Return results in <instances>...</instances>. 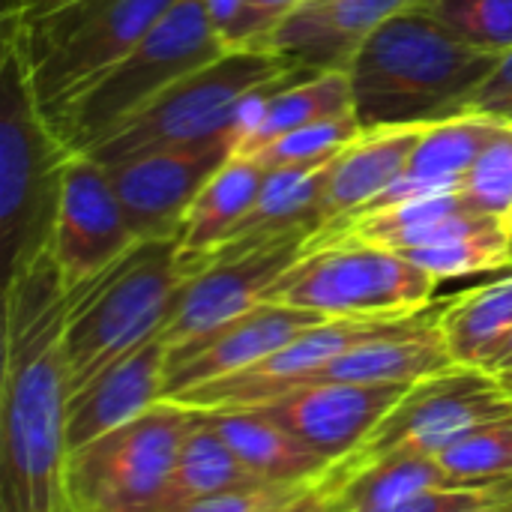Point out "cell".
I'll return each instance as SVG.
<instances>
[{"label":"cell","mask_w":512,"mask_h":512,"mask_svg":"<svg viewBox=\"0 0 512 512\" xmlns=\"http://www.w3.org/2000/svg\"><path fill=\"white\" fill-rule=\"evenodd\" d=\"M501 129L498 120L483 114H462L441 123H432L423 129L405 174L366 210L399 204L420 195H444L459 192L465 174L483 153V147L492 141V135ZM363 213V210H360Z\"/></svg>","instance_id":"cell-20"},{"label":"cell","mask_w":512,"mask_h":512,"mask_svg":"<svg viewBox=\"0 0 512 512\" xmlns=\"http://www.w3.org/2000/svg\"><path fill=\"white\" fill-rule=\"evenodd\" d=\"M360 135H363V129H360L354 114L333 117V120H318V123H309V126H300V129H291V132L279 135L276 141L264 144L249 159H255L264 171L318 168V165L333 162Z\"/></svg>","instance_id":"cell-30"},{"label":"cell","mask_w":512,"mask_h":512,"mask_svg":"<svg viewBox=\"0 0 512 512\" xmlns=\"http://www.w3.org/2000/svg\"><path fill=\"white\" fill-rule=\"evenodd\" d=\"M252 483H264V480H258L240 462V456L225 444V438L198 411L192 429L186 432L180 444V453L168 480V492L162 501V512H177L201 498H210L237 486H252Z\"/></svg>","instance_id":"cell-25"},{"label":"cell","mask_w":512,"mask_h":512,"mask_svg":"<svg viewBox=\"0 0 512 512\" xmlns=\"http://www.w3.org/2000/svg\"><path fill=\"white\" fill-rule=\"evenodd\" d=\"M300 0H246L237 30L231 36V51H267L273 30L288 18Z\"/></svg>","instance_id":"cell-35"},{"label":"cell","mask_w":512,"mask_h":512,"mask_svg":"<svg viewBox=\"0 0 512 512\" xmlns=\"http://www.w3.org/2000/svg\"><path fill=\"white\" fill-rule=\"evenodd\" d=\"M414 0H300L273 30L267 51L315 69L348 72L366 39Z\"/></svg>","instance_id":"cell-17"},{"label":"cell","mask_w":512,"mask_h":512,"mask_svg":"<svg viewBox=\"0 0 512 512\" xmlns=\"http://www.w3.org/2000/svg\"><path fill=\"white\" fill-rule=\"evenodd\" d=\"M438 279L405 255L357 240H309L267 300L330 321H399L435 306Z\"/></svg>","instance_id":"cell-6"},{"label":"cell","mask_w":512,"mask_h":512,"mask_svg":"<svg viewBox=\"0 0 512 512\" xmlns=\"http://www.w3.org/2000/svg\"><path fill=\"white\" fill-rule=\"evenodd\" d=\"M72 150L42 114L21 54L0 36V252L3 282L51 252Z\"/></svg>","instance_id":"cell-5"},{"label":"cell","mask_w":512,"mask_h":512,"mask_svg":"<svg viewBox=\"0 0 512 512\" xmlns=\"http://www.w3.org/2000/svg\"><path fill=\"white\" fill-rule=\"evenodd\" d=\"M234 150V135H219L105 165L132 234L138 240H177L192 201Z\"/></svg>","instance_id":"cell-11"},{"label":"cell","mask_w":512,"mask_h":512,"mask_svg":"<svg viewBox=\"0 0 512 512\" xmlns=\"http://www.w3.org/2000/svg\"><path fill=\"white\" fill-rule=\"evenodd\" d=\"M177 0H54L27 15H0V36L21 54L33 96L57 126Z\"/></svg>","instance_id":"cell-3"},{"label":"cell","mask_w":512,"mask_h":512,"mask_svg":"<svg viewBox=\"0 0 512 512\" xmlns=\"http://www.w3.org/2000/svg\"><path fill=\"white\" fill-rule=\"evenodd\" d=\"M66 309L51 252L3 282L0 512H66Z\"/></svg>","instance_id":"cell-1"},{"label":"cell","mask_w":512,"mask_h":512,"mask_svg":"<svg viewBox=\"0 0 512 512\" xmlns=\"http://www.w3.org/2000/svg\"><path fill=\"white\" fill-rule=\"evenodd\" d=\"M327 171L330 162L318 168L267 171L255 207L213 252V258L258 249L285 237H315L321 231V198L327 186Z\"/></svg>","instance_id":"cell-21"},{"label":"cell","mask_w":512,"mask_h":512,"mask_svg":"<svg viewBox=\"0 0 512 512\" xmlns=\"http://www.w3.org/2000/svg\"><path fill=\"white\" fill-rule=\"evenodd\" d=\"M498 54L471 48L420 6L390 15L348 66L360 129L432 126L471 114Z\"/></svg>","instance_id":"cell-2"},{"label":"cell","mask_w":512,"mask_h":512,"mask_svg":"<svg viewBox=\"0 0 512 512\" xmlns=\"http://www.w3.org/2000/svg\"><path fill=\"white\" fill-rule=\"evenodd\" d=\"M405 258L438 282L512 270L510 222L495 216H477L471 225L450 234L447 240H438L423 249H411L405 252Z\"/></svg>","instance_id":"cell-28"},{"label":"cell","mask_w":512,"mask_h":512,"mask_svg":"<svg viewBox=\"0 0 512 512\" xmlns=\"http://www.w3.org/2000/svg\"><path fill=\"white\" fill-rule=\"evenodd\" d=\"M423 129L426 126L366 129L357 141H351L330 162L321 198V228L342 222L378 201L405 174Z\"/></svg>","instance_id":"cell-18"},{"label":"cell","mask_w":512,"mask_h":512,"mask_svg":"<svg viewBox=\"0 0 512 512\" xmlns=\"http://www.w3.org/2000/svg\"><path fill=\"white\" fill-rule=\"evenodd\" d=\"M291 66L297 63L273 51H225L219 60L168 87L87 156L111 165L147 150L186 147L219 135H234L231 126L243 99Z\"/></svg>","instance_id":"cell-9"},{"label":"cell","mask_w":512,"mask_h":512,"mask_svg":"<svg viewBox=\"0 0 512 512\" xmlns=\"http://www.w3.org/2000/svg\"><path fill=\"white\" fill-rule=\"evenodd\" d=\"M48 3H54V0H3L0 15H27V12H36Z\"/></svg>","instance_id":"cell-40"},{"label":"cell","mask_w":512,"mask_h":512,"mask_svg":"<svg viewBox=\"0 0 512 512\" xmlns=\"http://www.w3.org/2000/svg\"><path fill=\"white\" fill-rule=\"evenodd\" d=\"M477 216H486V213H477L462 198V192L420 195V198H408L399 204L354 213L342 222L321 228L309 240H357V243H369V246L405 255L411 249H423L438 240H447L450 234L471 225Z\"/></svg>","instance_id":"cell-19"},{"label":"cell","mask_w":512,"mask_h":512,"mask_svg":"<svg viewBox=\"0 0 512 512\" xmlns=\"http://www.w3.org/2000/svg\"><path fill=\"white\" fill-rule=\"evenodd\" d=\"M168 375V345L162 336L147 339L111 366H105L93 381L69 396L66 405V444L78 450L123 423L141 417L156 402L165 399Z\"/></svg>","instance_id":"cell-16"},{"label":"cell","mask_w":512,"mask_h":512,"mask_svg":"<svg viewBox=\"0 0 512 512\" xmlns=\"http://www.w3.org/2000/svg\"><path fill=\"white\" fill-rule=\"evenodd\" d=\"M318 480L312 483H252V486H237L210 498H201L189 507L177 512H273L294 501L297 495L309 492Z\"/></svg>","instance_id":"cell-33"},{"label":"cell","mask_w":512,"mask_h":512,"mask_svg":"<svg viewBox=\"0 0 512 512\" xmlns=\"http://www.w3.org/2000/svg\"><path fill=\"white\" fill-rule=\"evenodd\" d=\"M354 114V96H351V78L348 72H315L306 78H297L285 87H279L264 111L258 126L240 141L234 156H252L264 144L276 141L279 135L318 123L333 117Z\"/></svg>","instance_id":"cell-26"},{"label":"cell","mask_w":512,"mask_h":512,"mask_svg":"<svg viewBox=\"0 0 512 512\" xmlns=\"http://www.w3.org/2000/svg\"><path fill=\"white\" fill-rule=\"evenodd\" d=\"M510 414L512 396L498 375L474 366H453L411 384L375 432L351 456L333 462L327 474L345 480L399 453L438 456L471 429Z\"/></svg>","instance_id":"cell-10"},{"label":"cell","mask_w":512,"mask_h":512,"mask_svg":"<svg viewBox=\"0 0 512 512\" xmlns=\"http://www.w3.org/2000/svg\"><path fill=\"white\" fill-rule=\"evenodd\" d=\"M189 276L177 240H141L69 291L63 330L69 396L132 348L162 336Z\"/></svg>","instance_id":"cell-4"},{"label":"cell","mask_w":512,"mask_h":512,"mask_svg":"<svg viewBox=\"0 0 512 512\" xmlns=\"http://www.w3.org/2000/svg\"><path fill=\"white\" fill-rule=\"evenodd\" d=\"M273 512H351V507L342 498L339 486H333L327 480V474H324L309 492L297 495L294 501H288L285 507H279V510Z\"/></svg>","instance_id":"cell-37"},{"label":"cell","mask_w":512,"mask_h":512,"mask_svg":"<svg viewBox=\"0 0 512 512\" xmlns=\"http://www.w3.org/2000/svg\"><path fill=\"white\" fill-rule=\"evenodd\" d=\"M201 414L240 456V462L264 483H312L321 480L333 465L258 408H225Z\"/></svg>","instance_id":"cell-22"},{"label":"cell","mask_w":512,"mask_h":512,"mask_svg":"<svg viewBox=\"0 0 512 512\" xmlns=\"http://www.w3.org/2000/svg\"><path fill=\"white\" fill-rule=\"evenodd\" d=\"M510 246H512V219H510Z\"/></svg>","instance_id":"cell-43"},{"label":"cell","mask_w":512,"mask_h":512,"mask_svg":"<svg viewBox=\"0 0 512 512\" xmlns=\"http://www.w3.org/2000/svg\"><path fill=\"white\" fill-rule=\"evenodd\" d=\"M441 333L456 366L489 369L512 333V273L444 300Z\"/></svg>","instance_id":"cell-24"},{"label":"cell","mask_w":512,"mask_h":512,"mask_svg":"<svg viewBox=\"0 0 512 512\" xmlns=\"http://www.w3.org/2000/svg\"><path fill=\"white\" fill-rule=\"evenodd\" d=\"M267 171L249 156H231L192 201L177 234L180 261L195 273L249 216Z\"/></svg>","instance_id":"cell-23"},{"label":"cell","mask_w":512,"mask_h":512,"mask_svg":"<svg viewBox=\"0 0 512 512\" xmlns=\"http://www.w3.org/2000/svg\"><path fill=\"white\" fill-rule=\"evenodd\" d=\"M306 243L309 237H285L237 255H216L198 267L186 279L174 315L162 330L168 354L189 348L264 303L270 288L303 255Z\"/></svg>","instance_id":"cell-12"},{"label":"cell","mask_w":512,"mask_h":512,"mask_svg":"<svg viewBox=\"0 0 512 512\" xmlns=\"http://www.w3.org/2000/svg\"><path fill=\"white\" fill-rule=\"evenodd\" d=\"M135 243L141 240L129 228L108 168L87 153H75L63 177L51 237V255L63 288L75 291L90 282L120 261Z\"/></svg>","instance_id":"cell-13"},{"label":"cell","mask_w":512,"mask_h":512,"mask_svg":"<svg viewBox=\"0 0 512 512\" xmlns=\"http://www.w3.org/2000/svg\"><path fill=\"white\" fill-rule=\"evenodd\" d=\"M327 480L333 486H339L351 512L384 510V507L402 504L414 495L456 486L450 480V474L441 468L438 456H417V453L387 456L345 480H336L330 474H327Z\"/></svg>","instance_id":"cell-27"},{"label":"cell","mask_w":512,"mask_h":512,"mask_svg":"<svg viewBox=\"0 0 512 512\" xmlns=\"http://www.w3.org/2000/svg\"><path fill=\"white\" fill-rule=\"evenodd\" d=\"M405 390L393 384L324 381L267 402L258 411L282 423L327 462H342L375 432Z\"/></svg>","instance_id":"cell-15"},{"label":"cell","mask_w":512,"mask_h":512,"mask_svg":"<svg viewBox=\"0 0 512 512\" xmlns=\"http://www.w3.org/2000/svg\"><path fill=\"white\" fill-rule=\"evenodd\" d=\"M330 321L324 315L264 300L246 315L234 318L231 324L213 330L210 336L192 342L183 351L168 354V375H165V399H174L186 390L213 384L219 378L246 372L285 348L300 333Z\"/></svg>","instance_id":"cell-14"},{"label":"cell","mask_w":512,"mask_h":512,"mask_svg":"<svg viewBox=\"0 0 512 512\" xmlns=\"http://www.w3.org/2000/svg\"><path fill=\"white\" fill-rule=\"evenodd\" d=\"M195 417V408L162 399L120 429L69 450L66 512H162L180 444Z\"/></svg>","instance_id":"cell-8"},{"label":"cell","mask_w":512,"mask_h":512,"mask_svg":"<svg viewBox=\"0 0 512 512\" xmlns=\"http://www.w3.org/2000/svg\"><path fill=\"white\" fill-rule=\"evenodd\" d=\"M204 9H207V18L216 30V36L222 39V45L231 51V36L237 30V21L243 15V6L246 0H201Z\"/></svg>","instance_id":"cell-38"},{"label":"cell","mask_w":512,"mask_h":512,"mask_svg":"<svg viewBox=\"0 0 512 512\" xmlns=\"http://www.w3.org/2000/svg\"><path fill=\"white\" fill-rule=\"evenodd\" d=\"M462 198L486 216L512 219V126L501 123L462 180Z\"/></svg>","instance_id":"cell-32"},{"label":"cell","mask_w":512,"mask_h":512,"mask_svg":"<svg viewBox=\"0 0 512 512\" xmlns=\"http://www.w3.org/2000/svg\"><path fill=\"white\" fill-rule=\"evenodd\" d=\"M471 114H483V117L512 126V51L501 54L498 66L477 90Z\"/></svg>","instance_id":"cell-36"},{"label":"cell","mask_w":512,"mask_h":512,"mask_svg":"<svg viewBox=\"0 0 512 512\" xmlns=\"http://www.w3.org/2000/svg\"><path fill=\"white\" fill-rule=\"evenodd\" d=\"M225 51L204 3L177 0L162 21L66 111L54 132L72 153H90L168 87L219 60Z\"/></svg>","instance_id":"cell-7"},{"label":"cell","mask_w":512,"mask_h":512,"mask_svg":"<svg viewBox=\"0 0 512 512\" xmlns=\"http://www.w3.org/2000/svg\"><path fill=\"white\" fill-rule=\"evenodd\" d=\"M459 512H512V498H507V501H495V504H480V507H471V510Z\"/></svg>","instance_id":"cell-41"},{"label":"cell","mask_w":512,"mask_h":512,"mask_svg":"<svg viewBox=\"0 0 512 512\" xmlns=\"http://www.w3.org/2000/svg\"><path fill=\"white\" fill-rule=\"evenodd\" d=\"M459 42L489 51H512V0H414Z\"/></svg>","instance_id":"cell-31"},{"label":"cell","mask_w":512,"mask_h":512,"mask_svg":"<svg viewBox=\"0 0 512 512\" xmlns=\"http://www.w3.org/2000/svg\"><path fill=\"white\" fill-rule=\"evenodd\" d=\"M512 498V480L507 483H489V486H450V489H435L414 495L402 504L384 507L372 512H459L480 507V504H495Z\"/></svg>","instance_id":"cell-34"},{"label":"cell","mask_w":512,"mask_h":512,"mask_svg":"<svg viewBox=\"0 0 512 512\" xmlns=\"http://www.w3.org/2000/svg\"><path fill=\"white\" fill-rule=\"evenodd\" d=\"M501 384L507 387V393H510V396H512V375H507V378H501Z\"/></svg>","instance_id":"cell-42"},{"label":"cell","mask_w":512,"mask_h":512,"mask_svg":"<svg viewBox=\"0 0 512 512\" xmlns=\"http://www.w3.org/2000/svg\"><path fill=\"white\" fill-rule=\"evenodd\" d=\"M456 486H489L512 480V414L483 423L438 453Z\"/></svg>","instance_id":"cell-29"},{"label":"cell","mask_w":512,"mask_h":512,"mask_svg":"<svg viewBox=\"0 0 512 512\" xmlns=\"http://www.w3.org/2000/svg\"><path fill=\"white\" fill-rule=\"evenodd\" d=\"M486 372H492V375H498V378H507L512 375V333L507 336V342L498 348V354L492 357V363H489V369Z\"/></svg>","instance_id":"cell-39"}]
</instances>
